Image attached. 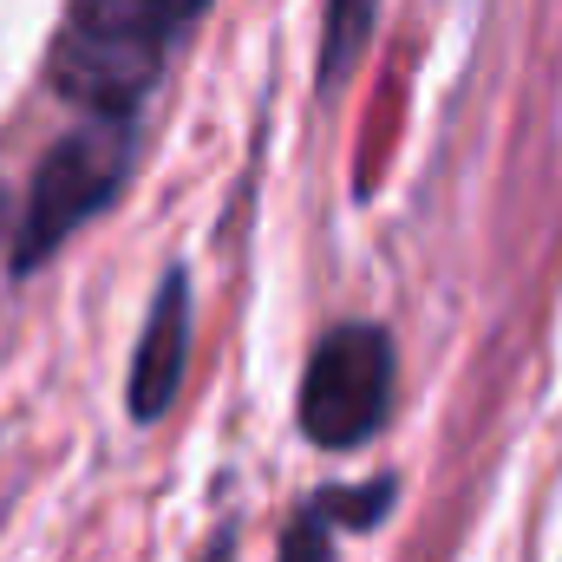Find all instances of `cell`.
Returning a JSON list of instances; mask_svg holds the SVG:
<instances>
[{
	"label": "cell",
	"instance_id": "6da1fadb",
	"mask_svg": "<svg viewBox=\"0 0 562 562\" xmlns=\"http://www.w3.org/2000/svg\"><path fill=\"white\" fill-rule=\"evenodd\" d=\"M170 0H72L53 40V86L92 119H132L170 46Z\"/></svg>",
	"mask_w": 562,
	"mask_h": 562
},
{
	"label": "cell",
	"instance_id": "7a4b0ae2",
	"mask_svg": "<svg viewBox=\"0 0 562 562\" xmlns=\"http://www.w3.org/2000/svg\"><path fill=\"white\" fill-rule=\"evenodd\" d=\"M132 164V119H86L79 132L40 157V177L26 190V216L13 236V269H40L92 210L112 203L119 177Z\"/></svg>",
	"mask_w": 562,
	"mask_h": 562
},
{
	"label": "cell",
	"instance_id": "3957f363",
	"mask_svg": "<svg viewBox=\"0 0 562 562\" xmlns=\"http://www.w3.org/2000/svg\"><path fill=\"white\" fill-rule=\"evenodd\" d=\"M393 406V347L380 327H334L314 360H307V386H301V431L327 451H347L360 438H373Z\"/></svg>",
	"mask_w": 562,
	"mask_h": 562
},
{
	"label": "cell",
	"instance_id": "277c9868",
	"mask_svg": "<svg viewBox=\"0 0 562 562\" xmlns=\"http://www.w3.org/2000/svg\"><path fill=\"white\" fill-rule=\"evenodd\" d=\"M183 360H190V281L170 269L164 288H157V301H150L138 360H132V419H157L177 400Z\"/></svg>",
	"mask_w": 562,
	"mask_h": 562
},
{
	"label": "cell",
	"instance_id": "5b68a950",
	"mask_svg": "<svg viewBox=\"0 0 562 562\" xmlns=\"http://www.w3.org/2000/svg\"><path fill=\"white\" fill-rule=\"evenodd\" d=\"M373 13H380V0H327V33H321V86H327V92H334V86L353 72V59L367 53Z\"/></svg>",
	"mask_w": 562,
	"mask_h": 562
},
{
	"label": "cell",
	"instance_id": "8992f818",
	"mask_svg": "<svg viewBox=\"0 0 562 562\" xmlns=\"http://www.w3.org/2000/svg\"><path fill=\"white\" fill-rule=\"evenodd\" d=\"M281 562H327V517H294L288 543H281Z\"/></svg>",
	"mask_w": 562,
	"mask_h": 562
},
{
	"label": "cell",
	"instance_id": "52a82bcc",
	"mask_svg": "<svg viewBox=\"0 0 562 562\" xmlns=\"http://www.w3.org/2000/svg\"><path fill=\"white\" fill-rule=\"evenodd\" d=\"M196 7H203V0H170V20H177V26H183V20H190V13H196Z\"/></svg>",
	"mask_w": 562,
	"mask_h": 562
},
{
	"label": "cell",
	"instance_id": "ba28073f",
	"mask_svg": "<svg viewBox=\"0 0 562 562\" xmlns=\"http://www.w3.org/2000/svg\"><path fill=\"white\" fill-rule=\"evenodd\" d=\"M203 562H236V557H229V543H216V550H210Z\"/></svg>",
	"mask_w": 562,
	"mask_h": 562
}]
</instances>
